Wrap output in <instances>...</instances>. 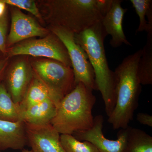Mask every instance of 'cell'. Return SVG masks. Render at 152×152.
I'll list each match as a JSON object with an SVG mask.
<instances>
[{
    "label": "cell",
    "mask_w": 152,
    "mask_h": 152,
    "mask_svg": "<svg viewBox=\"0 0 152 152\" xmlns=\"http://www.w3.org/2000/svg\"><path fill=\"white\" fill-rule=\"evenodd\" d=\"M60 140L66 152H99L91 143L79 141L72 135L61 134Z\"/></svg>",
    "instance_id": "19"
},
{
    "label": "cell",
    "mask_w": 152,
    "mask_h": 152,
    "mask_svg": "<svg viewBox=\"0 0 152 152\" xmlns=\"http://www.w3.org/2000/svg\"><path fill=\"white\" fill-rule=\"evenodd\" d=\"M137 75L141 85L152 84V33H148L146 43L142 49Z\"/></svg>",
    "instance_id": "16"
},
{
    "label": "cell",
    "mask_w": 152,
    "mask_h": 152,
    "mask_svg": "<svg viewBox=\"0 0 152 152\" xmlns=\"http://www.w3.org/2000/svg\"><path fill=\"white\" fill-rule=\"evenodd\" d=\"M137 120L140 124L145 126L152 127V116L149 114L139 113L137 115Z\"/></svg>",
    "instance_id": "23"
},
{
    "label": "cell",
    "mask_w": 152,
    "mask_h": 152,
    "mask_svg": "<svg viewBox=\"0 0 152 152\" xmlns=\"http://www.w3.org/2000/svg\"><path fill=\"white\" fill-rule=\"evenodd\" d=\"M52 31L67 51L73 71L75 86L82 83L90 89L97 90L94 69L86 52L76 42L75 34L59 26L54 27Z\"/></svg>",
    "instance_id": "6"
},
{
    "label": "cell",
    "mask_w": 152,
    "mask_h": 152,
    "mask_svg": "<svg viewBox=\"0 0 152 152\" xmlns=\"http://www.w3.org/2000/svg\"><path fill=\"white\" fill-rule=\"evenodd\" d=\"M51 99L58 103L48 89L34 74L32 81L22 102L19 104L21 112L31 106Z\"/></svg>",
    "instance_id": "15"
},
{
    "label": "cell",
    "mask_w": 152,
    "mask_h": 152,
    "mask_svg": "<svg viewBox=\"0 0 152 152\" xmlns=\"http://www.w3.org/2000/svg\"></svg>",
    "instance_id": "27"
},
{
    "label": "cell",
    "mask_w": 152,
    "mask_h": 152,
    "mask_svg": "<svg viewBox=\"0 0 152 152\" xmlns=\"http://www.w3.org/2000/svg\"><path fill=\"white\" fill-rule=\"evenodd\" d=\"M25 124L28 144L33 152H66L61 143V134L51 124Z\"/></svg>",
    "instance_id": "9"
},
{
    "label": "cell",
    "mask_w": 152,
    "mask_h": 152,
    "mask_svg": "<svg viewBox=\"0 0 152 152\" xmlns=\"http://www.w3.org/2000/svg\"><path fill=\"white\" fill-rule=\"evenodd\" d=\"M126 152H152V137L142 130L128 127Z\"/></svg>",
    "instance_id": "17"
},
{
    "label": "cell",
    "mask_w": 152,
    "mask_h": 152,
    "mask_svg": "<svg viewBox=\"0 0 152 152\" xmlns=\"http://www.w3.org/2000/svg\"><path fill=\"white\" fill-rule=\"evenodd\" d=\"M142 49L126 57L114 71L116 102L108 121L114 129H126L137 108L141 85L137 75Z\"/></svg>",
    "instance_id": "1"
},
{
    "label": "cell",
    "mask_w": 152,
    "mask_h": 152,
    "mask_svg": "<svg viewBox=\"0 0 152 152\" xmlns=\"http://www.w3.org/2000/svg\"><path fill=\"white\" fill-rule=\"evenodd\" d=\"M55 35V34H54ZM10 56L27 55L48 58L60 62L67 66L71 63L67 51L56 36H49L39 39L30 40L12 48L8 52Z\"/></svg>",
    "instance_id": "7"
},
{
    "label": "cell",
    "mask_w": 152,
    "mask_h": 152,
    "mask_svg": "<svg viewBox=\"0 0 152 152\" xmlns=\"http://www.w3.org/2000/svg\"><path fill=\"white\" fill-rule=\"evenodd\" d=\"M7 64V59H5L0 61V83L4 76Z\"/></svg>",
    "instance_id": "24"
},
{
    "label": "cell",
    "mask_w": 152,
    "mask_h": 152,
    "mask_svg": "<svg viewBox=\"0 0 152 152\" xmlns=\"http://www.w3.org/2000/svg\"><path fill=\"white\" fill-rule=\"evenodd\" d=\"M8 21L6 13L0 18V51L5 53L7 50V34Z\"/></svg>",
    "instance_id": "22"
},
{
    "label": "cell",
    "mask_w": 152,
    "mask_h": 152,
    "mask_svg": "<svg viewBox=\"0 0 152 152\" xmlns=\"http://www.w3.org/2000/svg\"><path fill=\"white\" fill-rule=\"evenodd\" d=\"M58 104L49 99L22 111L20 120L26 124L35 125L51 124L56 113Z\"/></svg>",
    "instance_id": "14"
},
{
    "label": "cell",
    "mask_w": 152,
    "mask_h": 152,
    "mask_svg": "<svg viewBox=\"0 0 152 152\" xmlns=\"http://www.w3.org/2000/svg\"><path fill=\"white\" fill-rule=\"evenodd\" d=\"M93 91L79 83L60 101L51 122L60 134L72 135L92 127V110L96 100Z\"/></svg>",
    "instance_id": "3"
},
{
    "label": "cell",
    "mask_w": 152,
    "mask_h": 152,
    "mask_svg": "<svg viewBox=\"0 0 152 152\" xmlns=\"http://www.w3.org/2000/svg\"><path fill=\"white\" fill-rule=\"evenodd\" d=\"M130 2L135 10L137 15H138L140 23L136 32H142L145 31L148 33H152L149 28L148 21L146 20L148 13L152 10L151 0H131Z\"/></svg>",
    "instance_id": "20"
},
{
    "label": "cell",
    "mask_w": 152,
    "mask_h": 152,
    "mask_svg": "<svg viewBox=\"0 0 152 152\" xmlns=\"http://www.w3.org/2000/svg\"><path fill=\"white\" fill-rule=\"evenodd\" d=\"M7 46H11L34 37H44L48 31L31 17L18 9L13 10Z\"/></svg>",
    "instance_id": "10"
},
{
    "label": "cell",
    "mask_w": 152,
    "mask_h": 152,
    "mask_svg": "<svg viewBox=\"0 0 152 152\" xmlns=\"http://www.w3.org/2000/svg\"><path fill=\"white\" fill-rule=\"evenodd\" d=\"M104 121L103 116L98 115L94 118V124L91 129L75 132L72 135L80 141H87L91 143L99 152H126L128 128L121 129L117 140H109L103 133Z\"/></svg>",
    "instance_id": "8"
},
{
    "label": "cell",
    "mask_w": 152,
    "mask_h": 152,
    "mask_svg": "<svg viewBox=\"0 0 152 152\" xmlns=\"http://www.w3.org/2000/svg\"><path fill=\"white\" fill-rule=\"evenodd\" d=\"M122 2L121 0H112L110 7L101 21L107 35L111 36L110 44L114 48L121 46L123 44L132 46L127 39L123 29V20L128 10L122 7Z\"/></svg>",
    "instance_id": "12"
},
{
    "label": "cell",
    "mask_w": 152,
    "mask_h": 152,
    "mask_svg": "<svg viewBox=\"0 0 152 152\" xmlns=\"http://www.w3.org/2000/svg\"><path fill=\"white\" fill-rule=\"evenodd\" d=\"M21 111L19 104L13 100L6 87L0 83V120L17 121L20 120Z\"/></svg>",
    "instance_id": "18"
},
{
    "label": "cell",
    "mask_w": 152,
    "mask_h": 152,
    "mask_svg": "<svg viewBox=\"0 0 152 152\" xmlns=\"http://www.w3.org/2000/svg\"><path fill=\"white\" fill-rule=\"evenodd\" d=\"M6 5L2 0H0V18L5 14Z\"/></svg>",
    "instance_id": "25"
},
{
    "label": "cell",
    "mask_w": 152,
    "mask_h": 152,
    "mask_svg": "<svg viewBox=\"0 0 152 152\" xmlns=\"http://www.w3.org/2000/svg\"><path fill=\"white\" fill-rule=\"evenodd\" d=\"M21 152H33V151H31V150L30 151V150L25 149H23L22 150Z\"/></svg>",
    "instance_id": "26"
},
{
    "label": "cell",
    "mask_w": 152,
    "mask_h": 152,
    "mask_svg": "<svg viewBox=\"0 0 152 152\" xmlns=\"http://www.w3.org/2000/svg\"><path fill=\"white\" fill-rule=\"evenodd\" d=\"M6 4L15 6L18 8L28 11L37 18H40L41 15L35 2L32 0H2Z\"/></svg>",
    "instance_id": "21"
},
{
    "label": "cell",
    "mask_w": 152,
    "mask_h": 152,
    "mask_svg": "<svg viewBox=\"0 0 152 152\" xmlns=\"http://www.w3.org/2000/svg\"><path fill=\"white\" fill-rule=\"evenodd\" d=\"M31 66L26 61L15 63L6 75L7 90L16 104H20L23 99L34 77Z\"/></svg>",
    "instance_id": "11"
},
{
    "label": "cell",
    "mask_w": 152,
    "mask_h": 152,
    "mask_svg": "<svg viewBox=\"0 0 152 152\" xmlns=\"http://www.w3.org/2000/svg\"><path fill=\"white\" fill-rule=\"evenodd\" d=\"M34 74L48 89L58 103L75 87L73 71L53 60H38L31 64Z\"/></svg>",
    "instance_id": "5"
},
{
    "label": "cell",
    "mask_w": 152,
    "mask_h": 152,
    "mask_svg": "<svg viewBox=\"0 0 152 152\" xmlns=\"http://www.w3.org/2000/svg\"><path fill=\"white\" fill-rule=\"evenodd\" d=\"M112 0H68L55 3L58 25L79 34L101 22Z\"/></svg>",
    "instance_id": "4"
},
{
    "label": "cell",
    "mask_w": 152,
    "mask_h": 152,
    "mask_svg": "<svg viewBox=\"0 0 152 152\" xmlns=\"http://www.w3.org/2000/svg\"><path fill=\"white\" fill-rule=\"evenodd\" d=\"M107 36L101 22L79 34H75L76 42L82 47L88 58L94 72L96 90L100 92L108 117L115 105L114 72L109 67L104 41Z\"/></svg>",
    "instance_id": "2"
},
{
    "label": "cell",
    "mask_w": 152,
    "mask_h": 152,
    "mask_svg": "<svg viewBox=\"0 0 152 152\" xmlns=\"http://www.w3.org/2000/svg\"><path fill=\"white\" fill-rule=\"evenodd\" d=\"M28 144L26 124L0 120V151L23 150Z\"/></svg>",
    "instance_id": "13"
}]
</instances>
